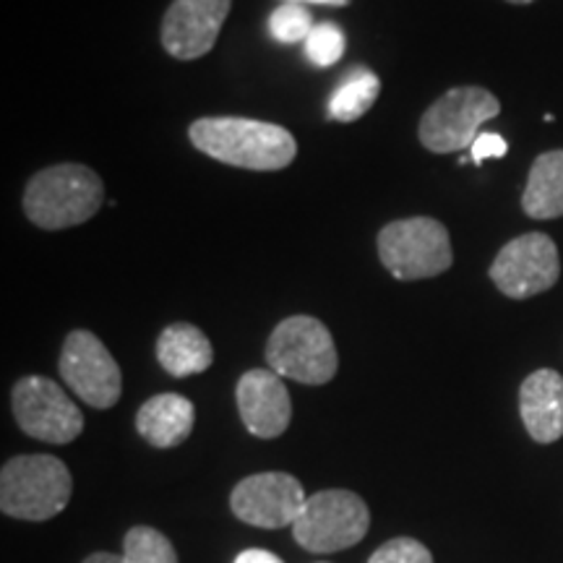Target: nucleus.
<instances>
[{
    "mask_svg": "<svg viewBox=\"0 0 563 563\" xmlns=\"http://www.w3.org/2000/svg\"><path fill=\"white\" fill-rule=\"evenodd\" d=\"M196 150L222 165L243 170H285L298 154V141L277 123L253 118H199L188 129Z\"/></svg>",
    "mask_w": 563,
    "mask_h": 563,
    "instance_id": "1",
    "label": "nucleus"
},
{
    "mask_svg": "<svg viewBox=\"0 0 563 563\" xmlns=\"http://www.w3.org/2000/svg\"><path fill=\"white\" fill-rule=\"evenodd\" d=\"M102 201L100 175L76 162L45 167L24 188L26 220L42 230L79 228L100 211Z\"/></svg>",
    "mask_w": 563,
    "mask_h": 563,
    "instance_id": "2",
    "label": "nucleus"
},
{
    "mask_svg": "<svg viewBox=\"0 0 563 563\" xmlns=\"http://www.w3.org/2000/svg\"><path fill=\"white\" fill-rule=\"evenodd\" d=\"M74 477L66 462L51 454L13 456L0 470V511L24 522L58 517L70 501Z\"/></svg>",
    "mask_w": 563,
    "mask_h": 563,
    "instance_id": "3",
    "label": "nucleus"
},
{
    "mask_svg": "<svg viewBox=\"0 0 563 563\" xmlns=\"http://www.w3.org/2000/svg\"><path fill=\"white\" fill-rule=\"evenodd\" d=\"M266 363L282 378L323 386L336 376L340 355L332 332L313 316H290L274 327L266 342Z\"/></svg>",
    "mask_w": 563,
    "mask_h": 563,
    "instance_id": "4",
    "label": "nucleus"
},
{
    "mask_svg": "<svg viewBox=\"0 0 563 563\" xmlns=\"http://www.w3.org/2000/svg\"><path fill=\"white\" fill-rule=\"evenodd\" d=\"M378 258L402 282L431 279L452 269V238L433 217L397 220L378 232Z\"/></svg>",
    "mask_w": 563,
    "mask_h": 563,
    "instance_id": "5",
    "label": "nucleus"
},
{
    "mask_svg": "<svg viewBox=\"0 0 563 563\" xmlns=\"http://www.w3.org/2000/svg\"><path fill=\"white\" fill-rule=\"evenodd\" d=\"M371 530V511L357 493L332 488L308 496L292 525V538L311 553H336L357 545Z\"/></svg>",
    "mask_w": 563,
    "mask_h": 563,
    "instance_id": "6",
    "label": "nucleus"
},
{
    "mask_svg": "<svg viewBox=\"0 0 563 563\" xmlns=\"http://www.w3.org/2000/svg\"><path fill=\"white\" fill-rule=\"evenodd\" d=\"M501 112V102L483 87H456L439 97L420 118V144L433 154H452L475 144L481 125Z\"/></svg>",
    "mask_w": 563,
    "mask_h": 563,
    "instance_id": "7",
    "label": "nucleus"
},
{
    "mask_svg": "<svg viewBox=\"0 0 563 563\" xmlns=\"http://www.w3.org/2000/svg\"><path fill=\"white\" fill-rule=\"evenodd\" d=\"M13 418L32 439L45 443H70L84 431V415L74 399L53 378L26 376L11 394Z\"/></svg>",
    "mask_w": 563,
    "mask_h": 563,
    "instance_id": "8",
    "label": "nucleus"
},
{
    "mask_svg": "<svg viewBox=\"0 0 563 563\" xmlns=\"http://www.w3.org/2000/svg\"><path fill=\"white\" fill-rule=\"evenodd\" d=\"M58 371L68 389L95 410H110L121 399L123 376L115 357L100 336L87 329H76L66 336L60 350Z\"/></svg>",
    "mask_w": 563,
    "mask_h": 563,
    "instance_id": "9",
    "label": "nucleus"
},
{
    "mask_svg": "<svg viewBox=\"0 0 563 563\" xmlns=\"http://www.w3.org/2000/svg\"><path fill=\"white\" fill-rule=\"evenodd\" d=\"M559 277V249L545 232H527L514 238L490 264L493 285L511 300H527L548 292Z\"/></svg>",
    "mask_w": 563,
    "mask_h": 563,
    "instance_id": "10",
    "label": "nucleus"
},
{
    "mask_svg": "<svg viewBox=\"0 0 563 563\" xmlns=\"http://www.w3.org/2000/svg\"><path fill=\"white\" fill-rule=\"evenodd\" d=\"M308 496L290 473H258L243 477L232 488L230 509L238 519L262 530H282L295 525Z\"/></svg>",
    "mask_w": 563,
    "mask_h": 563,
    "instance_id": "11",
    "label": "nucleus"
},
{
    "mask_svg": "<svg viewBox=\"0 0 563 563\" xmlns=\"http://www.w3.org/2000/svg\"><path fill=\"white\" fill-rule=\"evenodd\" d=\"M232 0H173L162 19V47L175 60L203 58L220 40Z\"/></svg>",
    "mask_w": 563,
    "mask_h": 563,
    "instance_id": "12",
    "label": "nucleus"
},
{
    "mask_svg": "<svg viewBox=\"0 0 563 563\" xmlns=\"http://www.w3.org/2000/svg\"><path fill=\"white\" fill-rule=\"evenodd\" d=\"M238 410L243 426L256 439H277L290 428L292 402L290 391L272 368H253L243 373L235 389Z\"/></svg>",
    "mask_w": 563,
    "mask_h": 563,
    "instance_id": "13",
    "label": "nucleus"
},
{
    "mask_svg": "<svg viewBox=\"0 0 563 563\" xmlns=\"http://www.w3.org/2000/svg\"><path fill=\"white\" fill-rule=\"evenodd\" d=\"M519 415L527 433L538 443H555L563 435V376L540 368L530 373L519 389Z\"/></svg>",
    "mask_w": 563,
    "mask_h": 563,
    "instance_id": "14",
    "label": "nucleus"
},
{
    "mask_svg": "<svg viewBox=\"0 0 563 563\" xmlns=\"http://www.w3.org/2000/svg\"><path fill=\"white\" fill-rule=\"evenodd\" d=\"M196 410L183 394H157L136 412V431L154 449H175L194 431Z\"/></svg>",
    "mask_w": 563,
    "mask_h": 563,
    "instance_id": "15",
    "label": "nucleus"
},
{
    "mask_svg": "<svg viewBox=\"0 0 563 563\" xmlns=\"http://www.w3.org/2000/svg\"><path fill=\"white\" fill-rule=\"evenodd\" d=\"M157 361L175 378L203 373L214 363L209 336L194 323H170L157 340Z\"/></svg>",
    "mask_w": 563,
    "mask_h": 563,
    "instance_id": "16",
    "label": "nucleus"
},
{
    "mask_svg": "<svg viewBox=\"0 0 563 563\" xmlns=\"http://www.w3.org/2000/svg\"><path fill=\"white\" fill-rule=\"evenodd\" d=\"M522 209L532 220L563 217V150L545 152L532 162L522 194Z\"/></svg>",
    "mask_w": 563,
    "mask_h": 563,
    "instance_id": "17",
    "label": "nucleus"
},
{
    "mask_svg": "<svg viewBox=\"0 0 563 563\" xmlns=\"http://www.w3.org/2000/svg\"><path fill=\"white\" fill-rule=\"evenodd\" d=\"M378 91H382V81L373 70L363 66L350 68L329 100V118L336 123L357 121L378 100Z\"/></svg>",
    "mask_w": 563,
    "mask_h": 563,
    "instance_id": "18",
    "label": "nucleus"
},
{
    "mask_svg": "<svg viewBox=\"0 0 563 563\" xmlns=\"http://www.w3.org/2000/svg\"><path fill=\"white\" fill-rule=\"evenodd\" d=\"M123 563H178V553L159 530L141 525L125 532Z\"/></svg>",
    "mask_w": 563,
    "mask_h": 563,
    "instance_id": "19",
    "label": "nucleus"
},
{
    "mask_svg": "<svg viewBox=\"0 0 563 563\" xmlns=\"http://www.w3.org/2000/svg\"><path fill=\"white\" fill-rule=\"evenodd\" d=\"M302 45H306V58L311 60L313 66L329 68L342 60L344 47H347V37H344L340 24H334V21H321V24L313 26V32L308 34V40L302 42Z\"/></svg>",
    "mask_w": 563,
    "mask_h": 563,
    "instance_id": "20",
    "label": "nucleus"
},
{
    "mask_svg": "<svg viewBox=\"0 0 563 563\" xmlns=\"http://www.w3.org/2000/svg\"><path fill=\"white\" fill-rule=\"evenodd\" d=\"M313 13L308 11V5L300 3H282L269 16L272 37L277 42H285V45L306 42L308 34L313 32Z\"/></svg>",
    "mask_w": 563,
    "mask_h": 563,
    "instance_id": "21",
    "label": "nucleus"
},
{
    "mask_svg": "<svg viewBox=\"0 0 563 563\" xmlns=\"http://www.w3.org/2000/svg\"><path fill=\"white\" fill-rule=\"evenodd\" d=\"M368 563H433V555L420 540L394 538L373 551Z\"/></svg>",
    "mask_w": 563,
    "mask_h": 563,
    "instance_id": "22",
    "label": "nucleus"
},
{
    "mask_svg": "<svg viewBox=\"0 0 563 563\" xmlns=\"http://www.w3.org/2000/svg\"><path fill=\"white\" fill-rule=\"evenodd\" d=\"M506 152H509V144H506L504 136H498V133H477L475 144L470 146V159L475 165H483L485 159H498Z\"/></svg>",
    "mask_w": 563,
    "mask_h": 563,
    "instance_id": "23",
    "label": "nucleus"
},
{
    "mask_svg": "<svg viewBox=\"0 0 563 563\" xmlns=\"http://www.w3.org/2000/svg\"><path fill=\"white\" fill-rule=\"evenodd\" d=\"M232 563H285L279 555H274L272 551H264V548H249V551L238 553V559Z\"/></svg>",
    "mask_w": 563,
    "mask_h": 563,
    "instance_id": "24",
    "label": "nucleus"
},
{
    "mask_svg": "<svg viewBox=\"0 0 563 563\" xmlns=\"http://www.w3.org/2000/svg\"><path fill=\"white\" fill-rule=\"evenodd\" d=\"M282 3H300V5H332V9H344L350 0H282Z\"/></svg>",
    "mask_w": 563,
    "mask_h": 563,
    "instance_id": "25",
    "label": "nucleus"
},
{
    "mask_svg": "<svg viewBox=\"0 0 563 563\" xmlns=\"http://www.w3.org/2000/svg\"><path fill=\"white\" fill-rule=\"evenodd\" d=\"M84 563H123V555H115V553H91Z\"/></svg>",
    "mask_w": 563,
    "mask_h": 563,
    "instance_id": "26",
    "label": "nucleus"
},
{
    "mask_svg": "<svg viewBox=\"0 0 563 563\" xmlns=\"http://www.w3.org/2000/svg\"><path fill=\"white\" fill-rule=\"evenodd\" d=\"M506 3H514V5H527V3H534V0H506Z\"/></svg>",
    "mask_w": 563,
    "mask_h": 563,
    "instance_id": "27",
    "label": "nucleus"
}]
</instances>
